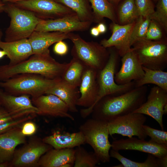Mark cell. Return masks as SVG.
Instances as JSON below:
<instances>
[{
    "label": "cell",
    "instance_id": "8fae6325",
    "mask_svg": "<svg viewBox=\"0 0 167 167\" xmlns=\"http://www.w3.org/2000/svg\"><path fill=\"white\" fill-rule=\"evenodd\" d=\"M98 71L86 66L82 75L79 86L80 96L77 105L86 108L80 111L81 117L84 118L91 113L97 98L98 92L97 79Z\"/></svg>",
    "mask_w": 167,
    "mask_h": 167
},
{
    "label": "cell",
    "instance_id": "ac0fdd59",
    "mask_svg": "<svg viewBox=\"0 0 167 167\" xmlns=\"http://www.w3.org/2000/svg\"><path fill=\"white\" fill-rule=\"evenodd\" d=\"M47 94L32 97V102L38 110L37 114L74 120V118L68 113V107L65 102L55 95Z\"/></svg>",
    "mask_w": 167,
    "mask_h": 167
},
{
    "label": "cell",
    "instance_id": "277c9868",
    "mask_svg": "<svg viewBox=\"0 0 167 167\" xmlns=\"http://www.w3.org/2000/svg\"><path fill=\"white\" fill-rule=\"evenodd\" d=\"M7 3L4 11L7 14L11 20L6 31L5 41L28 38L41 19L32 11L20 8L14 3Z\"/></svg>",
    "mask_w": 167,
    "mask_h": 167
},
{
    "label": "cell",
    "instance_id": "f546056e",
    "mask_svg": "<svg viewBox=\"0 0 167 167\" xmlns=\"http://www.w3.org/2000/svg\"><path fill=\"white\" fill-rule=\"evenodd\" d=\"M139 16L135 0H125L118 9L117 19L120 24L124 25L136 21Z\"/></svg>",
    "mask_w": 167,
    "mask_h": 167
},
{
    "label": "cell",
    "instance_id": "2e32d148",
    "mask_svg": "<svg viewBox=\"0 0 167 167\" xmlns=\"http://www.w3.org/2000/svg\"><path fill=\"white\" fill-rule=\"evenodd\" d=\"M122 57L121 67L114 77L117 84H126L143 78L144 74L143 66L131 48Z\"/></svg>",
    "mask_w": 167,
    "mask_h": 167
},
{
    "label": "cell",
    "instance_id": "4fadbf2b",
    "mask_svg": "<svg viewBox=\"0 0 167 167\" xmlns=\"http://www.w3.org/2000/svg\"><path fill=\"white\" fill-rule=\"evenodd\" d=\"M167 104V91L155 86L152 88L146 101L134 112L140 113L152 117L164 130L163 116L164 106Z\"/></svg>",
    "mask_w": 167,
    "mask_h": 167
},
{
    "label": "cell",
    "instance_id": "7bdbcfd3",
    "mask_svg": "<svg viewBox=\"0 0 167 167\" xmlns=\"http://www.w3.org/2000/svg\"><path fill=\"white\" fill-rule=\"evenodd\" d=\"M90 33L91 35L95 37L99 36L100 34L96 26L92 28L90 30Z\"/></svg>",
    "mask_w": 167,
    "mask_h": 167
},
{
    "label": "cell",
    "instance_id": "681fc988",
    "mask_svg": "<svg viewBox=\"0 0 167 167\" xmlns=\"http://www.w3.org/2000/svg\"><path fill=\"white\" fill-rule=\"evenodd\" d=\"M164 114L166 115L167 113V104L164 107Z\"/></svg>",
    "mask_w": 167,
    "mask_h": 167
},
{
    "label": "cell",
    "instance_id": "ee69618b",
    "mask_svg": "<svg viewBox=\"0 0 167 167\" xmlns=\"http://www.w3.org/2000/svg\"><path fill=\"white\" fill-rule=\"evenodd\" d=\"M2 1L4 3H15L19 2L22 1H24L27 0H2Z\"/></svg>",
    "mask_w": 167,
    "mask_h": 167
},
{
    "label": "cell",
    "instance_id": "9a60e30c",
    "mask_svg": "<svg viewBox=\"0 0 167 167\" xmlns=\"http://www.w3.org/2000/svg\"><path fill=\"white\" fill-rule=\"evenodd\" d=\"M136 21L124 25L112 22L109 26L111 36L108 39L102 40L100 43L106 48L114 47L122 57L131 48V38Z\"/></svg>",
    "mask_w": 167,
    "mask_h": 167
},
{
    "label": "cell",
    "instance_id": "7402d4cb",
    "mask_svg": "<svg viewBox=\"0 0 167 167\" xmlns=\"http://www.w3.org/2000/svg\"><path fill=\"white\" fill-rule=\"evenodd\" d=\"M0 48L4 51L10 59L9 65H13L28 59L33 54L28 38L14 41H0Z\"/></svg>",
    "mask_w": 167,
    "mask_h": 167
},
{
    "label": "cell",
    "instance_id": "9c48e42d",
    "mask_svg": "<svg viewBox=\"0 0 167 167\" xmlns=\"http://www.w3.org/2000/svg\"><path fill=\"white\" fill-rule=\"evenodd\" d=\"M146 120L144 114L134 112L118 117L107 122L109 135L118 134L128 137L137 136L145 140L148 136L143 126Z\"/></svg>",
    "mask_w": 167,
    "mask_h": 167
},
{
    "label": "cell",
    "instance_id": "d590c367",
    "mask_svg": "<svg viewBox=\"0 0 167 167\" xmlns=\"http://www.w3.org/2000/svg\"><path fill=\"white\" fill-rule=\"evenodd\" d=\"M143 128L147 135L151 138L150 141L167 146V131L157 130L144 125Z\"/></svg>",
    "mask_w": 167,
    "mask_h": 167
},
{
    "label": "cell",
    "instance_id": "83f0119b",
    "mask_svg": "<svg viewBox=\"0 0 167 167\" xmlns=\"http://www.w3.org/2000/svg\"><path fill=\"white\" fill-rule=\"evenodd\" d=\"M86 66L79 60L73 58L63 73L61 79L73 87H79Z\"/></svg>",
    "mask_w": 167,
    "mask_h": 167
},
{
    "label": "cell",
    "instance_id": "6da1fadb",
    "mask_svg": "<svg viewBox=\"0 0 167 167\" xmlns=\"http://www.w3.org/2000/svg\"><path fill=\"white\" fill-rule=\"evenodd\" d=\"M148 87L145 85L118 95H107L94 106L92 118L108 122L113 119L134 112L146 101Z\"/></svg>",
    "mask_w": 167,
    "mask_h": 167
},
{
    "label": "cell",
    "instance_id": "3957f363",
    "mask_svg": "<svg viewBox=\"0 0 167 167\" xmlns=\"http://www.w3.org/2000/svg\"><path fill=\"white\" fill-rule=\"evenodd\" d=\"M61 79H51L39 74L23 73L0 81V87L13 95L36 97L46 94Z\"/></svg>",
    "mask_w": 167,
    "mask_h": 167
},
{
    "label": "cell",
    "instance_id": "74e56055",
    "mask_svg": "<svg viewBox=\"0 0 167 167\" xmlns=\"http://www.w3.org/2000/svg\"><path fill=\"white\" fill-rule=\"evenodd\" d=\"M161 27L156 21L151 20L145 38L152 41L163 40L161 39L163 36V33Z\"/></svg>",
    "mask_w": 167,
    "mask_h": 167
},
{
    "label": "cell",
    "instance_id": "5b68a950",
    "mask_svg": "<svg viewBox=\"0 0 167 167\" xmlns=\"http://www.w3.org/2000/svg\"><path fill=\"white\" fill-rule=\"evenodd\" d=\"M108 48L109 55L108 61L103 68L98 71V92L93 108L96 103L105 96L119 95L135 87V81L123 85L118 84L115 82V75L117 71L120 56L114 47Z\"/></svg>",
    "mask_w": 167,
    "mask_h": 167
},
{
    "label": "cell",
    "instance_id": "f1b7e54d",
    "mask_svg": "<svg viewBox=\"0 0 167 167\" xmlns=\"http://www.w3.org/2000/svg\"><path fill=\"white\" fill-rule=\"evenodd\" d=\"M144 72L141 79L135 81V87L152 84L167 91V72L164 71L150 69L143 66Z\"/></svg>",
    "mask_w": 167,
    "mask_h": 167
},
{
    "label": "cell",
    "instance_id": "c3c4849f",
    "mask_svg": "<svg viewBox=\"0 0 167 167\" xmlns=\"http://www.w3.org/2000/svg\"><path fill=\"white\" fill-rule=\"evenodd\" d=\"M5 55H6V52L3 50H0V59L2 58Z\"/></svg>",
    "mask_w": 167,
    "mask_h": 167
},
{
    "label": "cell",
    "instance_id": "44dd1931",
    "mask_svg": "<svg viewBox=\"0 0 167 167\" xmlns=\"http://www.w3.org/2000/svg\"><path fill=\"white\" fill-rule=\"evenodd\" d=\"M26 136L21 132V126L0 134V163L10 162L16 147L26 143Z\"/></svg>",
    "mask_w": 167,
    "mask_h": 167
},
{
    "label": "cell",
    "instance_id": "8992f818",
    "mask_svg": "<svg viewBox=\"0 0 167 167\" xmlns=\"http://www.w3.org/2000/svg\"><path fill=\"white\" fill-rule=\"evenodd\" d=\"M69 39L73 44L71 52L73 58L97 71L103 68L109 57L108 48L96 42L87 41L79 35L73 32L71 33Z\"/></svg>",
    "mask_w": 167,
    "mask_h": 167
},
{
    "label": "cell",
    "instance_id": "d4e9b609",
    "mask_svg": "<svg viewBox=\"0 0 167 167\" xmlns=\"http://www.w3.org/2000/svg\"><path fill=\"white\" fill-rule=\"evenodd\" d=\"M75 149L66 148L55 149L52 148L41 157L38 166L41 167H61L64 164L69 163L74 165Z\"/></svg>",
    "mask_w": 167,
    "mask_h": 167
},
{
    "label": "cell",
    "instance_id": "f5cc1de1",
    "mask_svg": "<svg viewBox=\"0 0 167 167\" xmlns=\"http://www.w3.org/2000/svg\"><path fill=\"white\" fill-rule=\"evenodd\" d=\"M155 0V1H157V0Z\"/></svg>",
    "mask_w": 167,
    "mask_h": 167
},
{
    "label": "cell",
    "instance_id": "603a6c76",
    "mask_svg": "<svg viewBox=\"0 0 167 167\" xmlns=\"http://www.w3.org/2000/svg\"><path fill=\"white\" fill-rule=\"evenodd\" d=\"M42 141L55 149L74 148L85 143L81 132L69 133L57 131L42 139Z\"/></svg>",
    "mask_w": 167,
    "mask_h": 167
},
{
    "label": "cell",
    "instance_id": "836d02e7",
    "mask_svg": "<svg viewBox=\"0 0 167 167\" xmlns=\"http://www.w3.org/2000/svg\"><path fill=\"white\" fill-rule=\"evenodd\" d=\"M149 16H139L136 20L131 38V45L137 40L145 38L148 29L151 21Z\"/></svg>",
    "mask_w": 167,
    "mask_h": 167
},
{
    "label": "cell",
    "instance_id": "f35d334b",
    "mask_svg": "<svg viewBox=\"0 0 167 167\" xmlns=\"http://www.w3.org/2000/svg\"><path fill=\"white\" fill-rule=\"evenodd\" d=\"M36 131L37 126L36 124L30 120L24 122L21 126V132L25 136L33 135Z\"/></svg>",
    "mask_w": 167,
    "mask_h": 167
},
{
    "label": "cell",
    "instance_id": "ab89813d",
    "mask_svg": "<svg viewBox=\"0 0 167 167\" xmlns=\"http://www.w3.org/2000/svg\"><path fill=\"white\" fill-rule=\"evenodd\" d=\"M53 50L56 54L63 56L67 53L68 47L66 43L63 40L60 41L55 43L54 47Z\"/></svg>",
    "mask_w": 167,
    "mask_h": 167
},
{
    "label": "cell",
    "instance_id": "ba28073f",
    "mask_svg": "<svg viewBox=\"0 0 167 167\" xmlns=\"http://www.w3.org/2000/svg\"><path fill=\"white\" fill-rule=\"evenodd\" d=\"M131 49L142 66L147 68L164 71L167 66V42L166 40L139 39Z\"/></svg>",
    "mask_w": 167,
    "mask_h": 167
},
{
    "label": "cell",
    "instance_id": "b9f144b4",
    "mask_svg": "<svg viewBox=\"0 0 167 167\" xmlns=\"http://www.w3.org/2000/svg\"><path fill=\"white\" fill-rule=\"evenodd\" d=\"M96 26L100 34L105 33L106 31L107 28L105 24L102 22H100Z\"/></svg>",
    "mask_w": 167,
    "mask_h": 167
},
{
    "label": "cell",
    "instance_id": "7dc6e473",
    "mask_svg": "<svg viewBox=\"0 0 167 167\" xmlns=\"http://www.w3.org/2000/svg\"><path fill=\"white\" fill-rule=\"evenodd\" d=\"M113 5V4H117L121 0H108Z\"/></svg>",
    "mask_w": 167,
    "mask_h": 167
},
{
    "label": "cell",
    "instance_id": "e575fe53",
    "mask_svg": "<svg viewBox=\"0 0 167 167\" xmlns=\"http://www.w3.org/2000/svg\"><path fill=\"white\" fill-rule=\"evenodd\" d=\"M156 10L149 18L157 23L165 32L167 31V0H159Z\"/></svg>",
    "mask_w": 167,
    "mask_h": 167
},
{
    "label": "cell",
    "instance_id": "cb8c5ba5",
    "mask_svg": "<svg viewBox=\"0 0 167 167\" xmlns=\"http://www.w3.org/2000/svg\"><path fill=\"white\" fill-rule=\"evenodd\" d=\"M49 94L56 96L65 102L69 111L74 113L78 112L77 103L80 96L78 87L67 84L61 78L47 92L46 94Z\"/></svg>",
    "mask_w": 167,
    "mask_h": 167
},
{
    "label": "cell",
    "instance_id": "5bb4252c",
    "mask_svg": "<svg viewBox=\"0 0 167 167\" xmlns=\"http://www.w3.org/2000/svg\"><path fill=\"white\" fill-rule=\"evenodd\" d=\"M92 23L81 21L77 15H71L54 19H41L35 31L41 32H73L89 29Z\"/></svg>",
    "mask_w": 167,
    "mask_h": 167
},
{
    "label": "cell",
    "instance_id": "1f68e13d",
    "mask_svg": "<svg viewBox=\"0 0 167 167\" xmlns=\"http://www.w3.org/2000/svg\"><path fill=\"white\" fill-rule=\"evenodd\" d=\"M110 157L117 159L121 163L122 167H158L157 158L148 154L146 160L143 162L130 160L121 155L118 151L112 149L109 151Z\"/></svg>",
    "mask_w": 167,
    "mask_h": 167
},
{
    "label": "cell",
    "instance_id": "d6986e66",
    "mask_svg": "<svg viewBox=\"0 0 167 167\" xmlns=\"http://www.w3.org/2000/svg\"><path fill=\"white\" fill-rule=\"evenodd\" d=\"M0 103L2 106L13 115L24 117L38 113V110L33 104L29 95H13L0 87Z\"/></svg>",
    "mask_w": 167,
    "mask_h": 167
},
{
    "label": "cell",
    "instance_id": "f6af8a7d",
    "mask_svg": "<svg viewBox=\"0 0 167 167\" xmlns=\"http://www.w3.org/2000/svg\"><path fill=\"white\" fill-rule=\"evenodd\" d=\"M6 3H4L2 0H0V13L4 11Z\"/></svg>",
    "mask_w": 167,
    "mask_h": 167
},
{
    "label": "cell",
    "instance_id": "bcb514c9",
    "mask_svg": "<svg viewBox=\"0 0 167 167\" xmlns=\"http://www.w3.org/2000/svg\"><path fill=\"white\" fill-rule=\"evenodd\" d=\"M10 162H4L0 163V167H10Z\"/></svg>",
    "mask_w": 167,
    "mask_h": 167
},
{
    "label": "cell",
    "instance_id": "4dcf8cb0",
    "mask_svg": "<svg viewBox=\"0 0 167 167\" xmlns=\"http://www.w3.org/2000/svg\"><path fill=\"white\" fill-rule=\"evenodd\" d=\"M74 167H96L101 162L95 153L79 146L75 149Z\"/></svg>",
    "mask_w": 167,
    "mask_h": 167
},
{
    "label": "cell",
    "instance_id": "7c38bea8",
    "mask_svg": "<svg viewBox=\"0 0 167 167\" xmlns=\"http://www.w3.org/2000/svg\"><path fill=\"white\" fill-rule=\"evenodd\" d=\"M52 148V146L44 143L42 139H31L22 147L15 151L10 162V167L38 166L41 157Z\"/></svg>",
    "mask_w": 167,
    "mask_h": 167
},
{
    "label": "cell",
    "instance_id": "484cf974",
    "mask_svg": "<svg viewBox=\"0 0 167 167\" xmlns=\"http://www.w3.org/2000/svg\"><path fill=\"white\" fill-rule=\"evenodd\" d=\"M91 4L95 23L102 22L104 18L118 23L113 6L108 0H88Z\"/></svg>",
    "mask_w": 167,
    "mask_h": 167
},
{
    "label": "cell",
    "instance_id": "8d00e7d4",
    "mask_svg": "<svg viewBox=\"0 0 167 167\" xmlns=\"http://www.w3.org/2000/svg\"><path fill=\"white\" fill-rule=\"evenodd\" d=\"M135 2L139 16H149L155 11L151 0H135Z\"/></svg>",
    "mask_w": 167,
    "mask_h": 167
},
{
    "label": "cell",
    "instance_id": "f907efd6",
    "mask_svg": "<svg viewBox=\"0 0 167 167\" xmlns=\"http://www.w3.org/2000/svg\"><path fill=\"white\" fill-rule=\"evenodd\" d=\"M2 32L1 30V29H0V41H1V39H2Z\"/></svg>",
    "mask_w": 167,
    "mask_h": 167
},
{
    "label": "cell",
    "instance_id": "7a4b0ae2",
    "mask_svg": "<svg viewBox=\"0 0 167 167\" xmlns=\"http://www.w3.org/2000/svg\"><path fill=\"white\" fill-rule=\"evenodd\" d=\"M69 63H60L51 56L49 50L33 54L25 60L16 64L0 66V81L6 80L17 75L31 73L41 75L47 78H61Z\"/></svg>",
    "mask_w": 167,
    "mask_h": 167
},
{
    "label": "cell",
    "instance_id": "60d3db41",
    "mask_svg": "<svg viewBox=\"0 0 167 167\" xmlns=\"http://www.w3.org/2000/svg\"><path fill=\"white\" fill-rule=\"evenodd\" d=\"M158 167H167V156L161 158H158Z\"/></svg>",
    "mask_w": 167,
    "mask_h": 167
},
{
    "label": "cell",
    "instance_id": "52a82bcc",
    "mask_svg": "<svg viewBox=\"0 0 167 167\" xmlns=\"http://www.w3.org/2000/svg\"><path fill=\"white\" fill-rule=\"evenodd\" d=\"M79 131L83 134L85 143L92 147L100 162H109L111 144L109 140L107 122L92 118L80 126Z\"/></svg>",
    "mask_w": 167,
    "mask_h": 167
},
{
    "label": "cell",
    "instance_id": "816d5d0a",
    "mask_svg": "<svg viewBox=\"0 0 167 167\" xmlns=\"http://www.w3.org/2000/svg\"><path fill=\"white\" fill-rule=\"evenodd\" d=\"M1 106V105L0 103V107Z\"/></svg>",
    "mask_w": 167,
    "mask_h": 167
},
{
    "label": "cell",
    "instance_id": "e0dca14e",
    "mask_svg": "<svg viewBox=\"0 0 167 167\" xmlns=\"http://www.w3.org/2000/svg\"><path fill=\"white\" fill-rule=\"evenodd\" d=\"M111 144L112 149L118 151L120 150L137 151L151 154L158 158L167 156V146L133 137L114 140Z\"/></svg>",
    "mask_w": 167,
    "mask_h": 167
},
{
    "label": "cell",
    "instance_id": "4316f807",
    "mask_svg": "<svg viewBox=\"0 0 167 167\" xmlns=\"http://www.w3.org/2000/svg\"><path fill=\"white\" fill-rule=\"evenodd\" d=\"M69 8L82 22L95 23L92 8L88 0H54Z\"/></svg>",
    "mask_w": 167,
    "mask_h": 167
},
{
    "label": "cell",
    "instance_id": "30bf717a",
    "mask_svg": "<svg viewBox=\"0 0 167 167\" xmlns=\"http://www.w3.org/2000/svg\"><path fill=\"white\" fill-rule=\"evenodd\" d=\"M14 4L32 12L42 19H54L76 14L69 8L54 0H27Z\"/></svg>",
    "mask_w": 167,
    "mask_h": 167
},
{
    "label": "cell",
    "instance_id": "ffe728a7",
    "mask_svg": "<svg viewBox=\"0 0 167 167\" xmlns=\"http://www.w3.org/2000/svg\"><path fill=\"white\" fill-rule=\"evenodd\" d=\"M71 32L34 31L28 38L33 54L49 51V47L52 44L60 41L69 39Z\"/></svg>",
    "mask_w": 167,
    "mask_h": 167
},
{
    "label": "cell",
    "instance_id": "d6a6232c",
    "mask_svg": "<svg viewBox=\"0 0 167 167\" xmlns=\"http://www.w3.org/2000/svg\"><path fill=\"white\" fill-rule=\"evenodd\" d=\"M23 117L12 114L2 106L0 107V134L19 127L25 121Z\"/></svg>",
    "mask_w": 167,
    "mask_h": 167
}]
</instances>
